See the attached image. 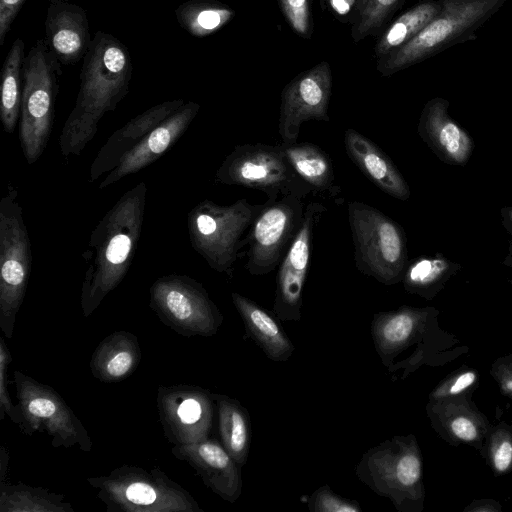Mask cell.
<instances>
[{
    "mask_svg": "<svg viewBox=\"0 0 512 512\" xmlns=\"http://www.w3.org/2000/svg\"><path fill=\"white\" fill-rule=\"evenodd\" d=\"M132 61L128 48L115 36L98 31L83 58L75 105L59 136L61 154L79 156L98 132L103 116L128 94Z\"/></svg>",
    "mask_w": 512,
    "mask_h": 512,
    "instance_id": "1",
    "label": "cell"
},
{
    "mask_svg": "<svg viewBox=\"0 0 512 512\" xmlns=\"http://www.w3.org/2000/svg\"><path fill=\"white\" fill-rule=\"evenodd\" d=\"M147 185L126 191L93 229L82 258L86 264L80 307L90 316L126 276L144 223Z\"/></svg>",
    "mask_w": 512,
    "mask_h": 512,
    "instance_id": "2",
    "label": "cell"
},
{
    "mask_svg": "<svg viewBox=\"0 0 512 512\" xmlns=\"http://www.w3.org/2000/svg\"><path fill=\"white\" fill-rule=\"evenodd\" d=\"M358 479L399 512H422L423 456L414 434L396 435L369 448L355 466Z\"/></svg>",
    "mask_w": 512,
    "mask_h": 512,
    "instance_id": "3",
    "label": "cell"
},
{
    "mask_svg": "<svg viewBox=\"0 0 512 512\" xmlns=\"http://www.w3.org/2000/svg\"><path fill=\"white\" fill-rule=\"evenodd\" d=\"M441 10L417 35L390 55L377 59L384 77L418 64L447 48L475 39L507 0H440Z\"/></svg>",
    "mask_w": 512,
    "mask_h": 512,
    "instance_id": "4",
    "label": "cell"
},
{
    "mask_svg": "<svg viewBox=\"0 0 512 512\" xmlns=\"http://www.w3.org/2000/svg\"><path fill=\"white\" fill-rule=\"evenodd\" d=\"M87 482L98 490L107 512H204L193 495L158 467L123 464Z\"/></svg>",
    "mask_w": 512,
    "mask_h": 512,
    "instance_id": "5",
    "label": "cell"
},
{
    "mask_svg": "<svg viewBox=\"0 0 512 512\" xmlns=\"http://www.w3.org/2000/svg\"><path fill=\"white\" fill-rule=\"evenodd\" d=\"M263 204H252L246 198L229 205L205 199L187 215V228L192 248L218 273L233 276L234 264L245 246L244 233L249 230Z\"/></svg>",
    "mask_w": 512,
    "mask_h": 512,
    "instance_id": "6",
    "label": "cell"
},
{
    "mask_svg": "<svg viewBox=\"0 0 512 512\" xmlns=\"http://www.w3.org/2000/svg\"><path fill=\"white\" fill-rule=\"evenodd\" d=\"M347 211L357 270L384 285L402 282L409 262L403 228L382 211L360 201H350Z\"/></svg>",
    "mask_w": 512,
    "mask_h": 512,
    "instance_id": "7",
    "label": "cell"
},
{
    "mask_svg": "<svg viewBox=\"0 0 512 512\" xmlns=\"http://www.w3.org/2000/svg\"><path fill=\"white\" fill-rule=\"evenodd\" d=\"M61 69L44 39L25 56L19 139L25 160L34 164L43 154L51 134Z\"/></svg>",
    "mask_w": 512,
    "mask_h": 512,
    "instance_id": "8",
    "label": "cell"
},
{
    "mask_svg": "<svg viewBox=\"0 0 512 512\" xmlns=\"http://www.w3.org/2000/svg\"><path fill=\"white\" fill-rule=\"evenodd\" d=\"M32 266V250L18 190L8 185L0 201V329L14 333Z\"/></svg>",
    "mask_w": 512,
    "mask_h": 512,
    "instance_id": "9",
    "label": "cell"
},
{
    "mask_svg": "<svg viewBox=\"0 0 512 512\" xmlns=\"http://www.w3.org/2000/svg\"><path fill=\"white\" fill-rule=\"evenodd\" d=\"M433 307L402 305L373 315L371 336L381 363L389 372L404 369L401 378L426 363L428 339L437 324Z\"/></svg>",
    "mask_w": 512,
    "mask_h": 512,
    "instance_id": "10",
    "label": "cell"
},
{
    "mask_svg": "<svg viewBox=\"0 0 512 512\" xmlns=\"http://www.w3.org/2000/svg\"><path fill=\"white\" fill-rule=\"evenodd\" d=\"M215 182L238 185L264 192L267 200L312 194L296 174L279 145L262 143L237 145L216 171Z\"/></svg>",
    "mask_w": 512,
    "mask_h": 512,
    "instance_id": "11",
    "label": "cell"
},
{
    "mask_svg": "<svg viewBox=\"0 0 512 512\" xmlns=\"http://www.w3.org/2000/svg\"><path fill=\"white\" fill-rule=\"evenodd\" d=\"M149 306L164 325L188 338L213 336L224 320L202 283L183 274L157 278L149 289Z\"/></svg>",
    "mask_w": 512,
    "mask_h": 512,
    "instance_id": "12",
    "label": "cell"
},
{
    "mask_svg": "<svg viewBox=\"0 0 512 512\" xmlns=\"http://www.w3.org/2000/svg\"><path fill=\"white\" fill-rule=\"evenodd\" d=\"M13 380L23 417L22 433L46 432L53 448L77 445L81 451H91L87 429L56 390L19 370L14 371Z\"/></svg>",
    "mask_w": 512,
    "mask_h": 512,
    "instance_id": "13",
    "label": "cell"
},
{
    "mask_svg": "<svg viewBox=\"0 0 512 512\" xmlns=\"http://www.w3.org/2000/svg\"><path fill=\"white\" fill-rule=\"evenodd\" d=\"M306 204L296 195L266 200L264 207L250 226L246 270L253 276H263L278 268L303 222Z\"/></svg>",
    "mask_w": 512,
    "mask_h": 512,
    "instance_id": "14",
    "label": "cell"
},
{
    "mask_svg": "<svg viewBox=\"0 0 512 512\" xmlns=\"http://www.w3.org/2000/svg\"><path fill=\"white\" fill-rule=\"evenodd\" d=\"M157 410L164 436L175 444L209 438L214 416L213 393L197 385H160Z\"/></svg>",
    "mask_w": 512,
    "mask_h": 512,
    "instance_id": "15",
    "label": "cell"
},
{
    "mask_svg": "<svg viewBox=\"0 0 512 512\" xmlns=\"http://www.w3.org/2000/svg\"><path fill=\"white\" fill-rule=\"evenodd\" d=\"M332 70L327 61L300 72L281 92L278 131L283 143H295L300 127L308 120L330 121Z\"/></svg>",
    "mask_w": 512,
    "mask_h": 512,
    "instance_id": "16",
    "label": "cell"
},
{
    "mask_svg": "<svg viewBox=\"0 0 512 512\" xmlns=\"http://www.w3.org/2000/svg\"><path fill=\"white\" fill-rule=\"evenodd\" d=\"M327 211L323 203L306 204L303 222L278 266L272 312L281 321H300L314 231Z\"/></svg>",
    "mask_w": 512,
    "mask_h": 512,
    "instance_id": "17",
    "label": "cell"
},
{
    "mask_svg": "<svg viewBox=\"0 0 512 512\" xmlns=\"http://www.w3.org/2000/svg\"><path fill=\"white\" fill-rule=\"evenodd\" d=\"M173 456L188 463L203 483L223 500L235 503L242 493L241 466L216 439L175 444Z\"/></svg>",
    "mask_w": 512,
    "mask_h": 512,
    "instance_id": "18",
    "label": "cell"
},
{
    "mask_svg": "<svg viewBox=\"0 0 512 512\" xmlns=\"http://www.w3.org/2000/svg\"><path fill=\"white\" fill-rule=\"evenodd\" d=\"M426 414L433 430L445 442L452 446L468 445L478 451L491 426L472 400V393L428 399Z\"/></svg>",
    "mask_w": 512,
    "mask_h": 512,
    "instance_id": "19",
    "label": "cell"
},
{
    "mask_svg": "<svg viewBox=\"0 0 512 512\" xmlns=\"http://www.w3.org/2000/svg\"><path fill=\"white\" fill-rule=\"evenodd\" d=\"M200 110L194 101L185 102L157 125L147 136L134 147L100 182L98 188L104 189L121 180L123 177L137 173L154 163L167 152L186 132Z\"/></svg>",
    "mask_w": 512,
    "mask_h": 512,
    "instance_id": "20",
    "label": "cell"
},
{
    "mask_svg": "<svg viewBox=\"0 0 512 512\" xmlns=\"http://www.w3.org/2000/svg\"><path fill=\"white\" fill-rule=\"evenodd\" d=\"M449 102L441 97L424 105L417 131L421 139L446 164L465 165L474 150L473 138L448 113Z\"/></svg>",
    "mask_w": 512,
    "mask_h": 512,
    "instance_id": "21",
    "label": "cell"
},
{
    "mask_svg": "<svg viewBox=\"0 0 512 512\" xmlns=\"http://www.w3.org/2000/svg\"><path fill=\"white\" fill-rule=\"evenodd\" d=\"M44 40L60 64L70 65L84 58L92 41L85 10L65 0H51Z\"/></svg>",
    "mask_w": 512,
    "mask_h": 512,
    "instance_id": "22",
    "label": "cell"
},
{
    "mask_svg": "<svg viewBox=\"0 0 512 512\" xmlns=\"http://www.w3.org/2000/svg\"><path fill=\"white\" fill-rule=\"evenodd\" d=\"M184 103L183 99H174L156 104L113 132L91 163L89 181L94 182L104 173H109L116 168L148 133Z\"/></svg>",
    "mask_w": 512,
    "mask_h": 512,
    "instance_id": "23",
    "label": "cell"
},
{
    "mask_svg": "<svg viewBox=\"0 0 512 512\" xmlns=\"http://www.w3.org/2000/svg\"><path fill=\"white\" fill-rule=\"evenodd\" d=\"M344 145L350 160L381 191L402 201L410 197L406 180L376 143L349 128L344 133Z\"/></svg>",
    "mask_w": 512,
    "mask_h": 512,
    "instance_id": "24",
    "label": "cell"
},
{
    "mask_svg": "<svg viewBox=\"0 0 512 512\" xmlns=\"http://www.w3.org/2000/svg\"><path fill=\"white\" fill-rule=\"evenodd\" d=\"M231 298L244 324V339L253 340L270 360L287 361L295 346L281 326L280 319L244 295L232 292Z\"/></svg>",
    "mask_w": 512,
    "mask_h": 512,
    "instance_id": "25",
    "label": "cell"
},
{
    "mask_svg": "<svg viewBox=\"0 0 512 512\" xmlns=\"http://www.w3.org/2000/svg\"><path fill=\"white\" fill-rule=\"evenodd\" d=\"M296 174L310 187L312 195L341 205L344 198L335 184L332 160L318 145L310 142L278 144Z\"/></svg>",
    "mask_w": 512,
    "mask_h": 512,
    "instance_id": "26",
    "label": "cell"
},
{
    "mask_svg": "<svg viewBox=\"0 0 512 512\" xmlns=\"http://www.w3.org/2000/svg\"><path fill=\"white\" fill-rule=\"evenodd\" d=\"M141 361L138 338L128 331H115L95 348L89 367L94 378L114 383L129 377Z\"/></svg>",
    "mask_w": 512,
    "mask_h": 512,
    "instance_id": "27",
    "label": "cell"
},
{
    "mask_svg": "<svg viewBox=\"0 0 512 512\" xmlns=\"http://www.w3.org/2000/svg\"><path fill=\"white\" fill-rule=\"evenodd\" d=\"M213 398L221 443L242 467L247 462L251 442L250 415L237 399L219 393H213Z\"/></svg>",
    "mask_w": 512,
    "mask_h": 512,
    "instance_id": "28",
    "label": "cell"
},
{
    "mask_svg": "<svg viewBox=\"0 0 512 512\" xmlns=\"http://www.w3.org/2000/svg\"><path fill=\"white\" fill-rule=\"evenodd\" d=\"M441 10L440 0H423L399 15L378 35L374 46L376 59L386 57L409 42Z\"/></svg>",
    "mask_w": 512,
    "mask_h": 512,
    "instance_id": "29",
    "label": "cell"
},
{
    "mask_svg": "<svg viewBox=\"0 0 512 512\" xmlns=\"http://www.w3.org/2000/svg\"><path fill=\"white\" fill-rule=\"evenodd\" d=\"M461 266L440 253L409 260L404 272V289L426 300H432Z\"/></svg>",
    "mask_w": 512,
    "mask_h": 512,
    "instance_id": "30",
    "label": "cell"
},
{
    "mask_svg": "<svg viewBox=\"0 0 512 512\" xmlns=\"http://www.w3.org/2000/svg\"><path fill=\"white\" fill-rule=\"evenodd\" d=\"M71 503L65 501V495L50 491L44 487L27 485L21 481L16 484L0 483V512H74Z\"/></svg>",
    "mask_w": 512,
    "mask_h": 512,
    "instance_id": "31",
    "label": "cell"
},
{
    "mask_svg": "<svg viewBox=\"0 0 512 512\" xmlns=\"http://www.w3.org/2000/svg\"><path fill=\"white\" fill-rule=\"evenodd\" d=\"M178 24L190 35L203 38L227 25L235 11L218 0H188L175 9Z\"/></svg>",
    "mask_w": 512,
    "mask_h": 512,
    "instance_id": "32",
    "label": "cell"
},
{
    "mask_svg": "<svg viewBox=\"0 0 512 512\" xmlns=\"http://www.w3.org/2000/svg\"><path fill=\"white\" fill-rule=\"evenodd\" d=\"M25 44L16 38L10 47L2 68L0 118L4 130L13 133L20 119L21 109V78L24 65Z\"/></svg>",
    "mask_w": 512,
    "mask_h": 512,
    "instance_id": "33",
    "label": "cell"
},
{
    "mask_svg": "<svg viewBox=\"0 0 512 512\" xmlns=\"http://www.w3.org/2000/svg\"><path fill=\"white\" fill-rule=\"evenodd\" d=\"M406 0H359L351 37L358 43L369 36L378 37Z\"/></svg>",
    "mask_w": 512,
    "mask_h": 512,
    "instance_id": "34",
    "label": "cell"
},
{
    "mask_svg": "<svg viewBox=\"0 0 512 512\" xmlns=\"http://www.w3.org/2000/svg\"><path fill=\"white\" fill-rule=\"evenodd\" d=\"M495 476L512 471V424L500 422L490 426L479 450Z\"/></svg>",
    "mask_w": 512,
    "mask_h": 512,
    "instance_id": "35",
    "label": "cell"
},
{
    "mask_svg": "<svg viewBox=\"0 0 512 512\" xmlns=\"http://www.w3.org/2000/svg\"><path fill=\"white\" fill-rule=\"evenodd\" d=\"M479 381L480 376L475 369L461 367L441 380L430 392L428 399H442L469 393L473 394L479 386Z\"/></svg>",
    "mask_w": 512,
    "mask_h": 512,
    "instance_id": "36",
    "label": "cell"
},
{
    "mask_svg": "<svg viewBox=\"0 0 512 512\" xmlns=\"http://www.w3.org/2000/svg\"><path fill=\"white\" fill-rule=\"evenodd\" d=\"M281 12L291 30L310 40L313 34L312 0H278Z\"/></svg>",
    "mask_w": 512,
    "mask_h": 512,
    "instance_id": "37",
    "label": "cell"
},
{
    "mask_svg": "<svg viewBox=\"0 0 512 512\" xmlns=\"http://www.w3.org/2000/svg\"><path fill=\"white\" fill-rule=\"evenodd\" d=\"M307 507L311 512H361L358 501L346 499L336 494L325 484L316 489L307 499Z\"/></svg>",
    "mask_w": 512,
    "mask_h": 512,
    "instance_id": "38",
    "label": "cell"
},
{
    "mask_svg": "<svg viewBox=\"0 0 512 512\" xmlns=\"http://www.w3.org/2000/svg\"><path fill=\"white\" fill-rule=\"evenodd\" d=\"M12 361V356L4 337L0 339V420L4 419L5 414L9 419L19 427L22 424L23 417L18 405L11 401L8 391V365Z\"/></svg>",
    "mask_w": 512,
    "mask_h": 512,
    "instance_id": "39",
    "label": "cell"
},
{
    "mask_svg": "<svg viewBox=\"0 0 512 512\" xmlns=\"http://www.w3.org/2000/svg\"><path fill=\"white\" fill-rule=\"evenodd\" d=\"M491 375L502 394L512 399V355L497 359L492 365Z\"/></svg>",
    "mask_w": 512,
    "mask_h": 512,
    "instance_id": "40",
    "label": "cell"
},
{
    "mask_svg": "<svg viewBox=\"0 0 512 512\" xmlns=\"http://www.w3.org/2000/svg\"><path fill=\"white\" fill-rule=\"evenodd\" d=\"M359 0H320L322 9L329 10L343 24H352Z\"/></svg>",
    "mask_w": 512,
    "mask_h": 512,
    "instance_id": "41",
    "label": "cell"
},
{
    "mask_svg": "<svg viewBox=\"0 0 512 512\" xmlns=\"http://www.w3.org/2000/svg\"><path fill=\"white\" fill-rule=\"evenodd\" d=\"M25 0H0V46Z\"/></svg>",
    "mask_w": 512,
    "mask_h": 512,
    "instance_id": "42",
    "label": "cell"
},
{
    "mask_svg": "<svg viewBox=\"0 0 512 512\" xmlns=\"http://www.w3.org/2000/svg\"><path fill=\"white\" fill-rule=\"evenodd\" d=\"M502 505L500 502L490 499H475L471 503H469L464 509L463 512H501Z\"/></svg>",
    "mask_w": 512,
    "mask_h": 512,
    "instance_id": "43",
    "label": "cell"
},
{
    "mask_svg": "<svg viewBox=\"0 0 512 512\" xmlns=\"http://www.w3.org/2000/svg\"><path fill=\"white\" fill-rule=\"evenodd\" d=\"M9 450L5 446L0 448V483L6 482L9 473Z\"/></svg>",
    "mask_w": 512,
    "mask_h": 512,
    "instance_id": "44",
    "label": "cell"
},
{
    "mask_svg": "<svg viewBox=\"0 0 512 512\" xmlns=\"http://www.w3.org/2000/svg\"><path fill=\"white\" fill-rule=\"evenodd\" d=\"M502 224L504 228L512 235V206L501 208Z\"/></svg>",
    "mask_w": 512,
    "mask_h": 512,
    "instance_id": "45",
    "label": "cell"
},
{
    "mask_svg": "<svg viewBox=\"0 0 512 512\" xmlns=\"http://www.w3.org/2000/svg\"><path fill=\"white\" fill-rule=\"evenodd\" d=\"M503 264L512 270V241L509 244L508 253L503 260Z\"/></svg>",
    "mask_w": 512,
    "mask_h": 512,
    "instance_id": "46",
    "label": "cell"
}]
</instances>
